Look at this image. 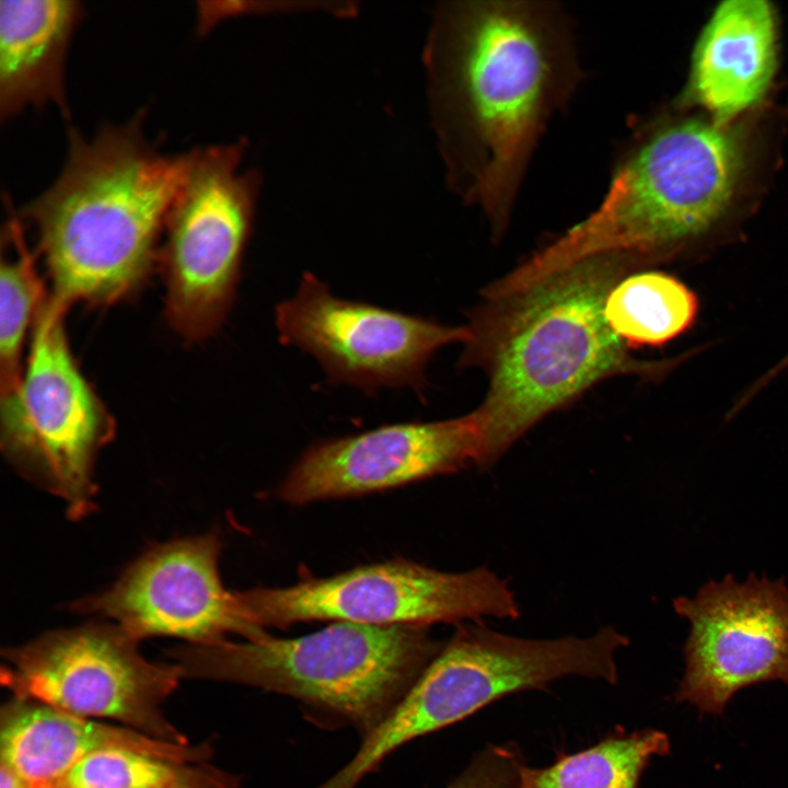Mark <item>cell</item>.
I'll list each match as a JSON object with an SVG mask.
<instances>
[{"label":"cell","instance_id":"cell-17","mask_svg":"<svg viewBox=\"0 0 788 788\" xmlns=\"http://www.w3.org/2000/svg\"><path fill=\"white\" fill-rule=\"evenodd\" d=\"M83 9L73 0L0 2V117L55 104L69 116L65 63Z\"/></svg>","mask_w":788,"mask_h":788},{"label":"cell","instance_id":"cell-12","mask_svg":"<svg viewBox=\"0 0 788 788\" xmlns=\"http://www.w3.org/2000/svg\"><path fill=\"white\" fill-rule=\"evenodd\" d=\"M673 607L690 623L684 673L673 698L700 712L722 715L730 699L751 685L788 684V587L750 573L708 581Z\"/></svg>","mask_w":788,"mask_h":788},{"label":"cell","instance_id":"cell-23","mask_svg":"<svg viewBox=\"0 0 788 788\" xmlns=\"http://www.w3.org/2000/svg\"><path fill=\"white\" fill-rule=\"evenodd\" d=\"M0 788H32L15 770L1 763Z\"/></svg>","mask_w":788,"mask_h":788},{"label":"cell","instance_id":"cell-13","mask_svg":"<svg viewBox=\"0 0 788 788\" xmlns=\"http://www.w3.org/2000/svg\"><path fill=\"white\" fill-rule=\"evenodd\" d=\"M222 543L217 533L157 545L132 561L106 590L71 605L81 614L116 622L140 640L172 636L209 645L239 634L256 640L240 592L228 591L219 573Z\"/></svg>","mask_w":788,"mask_h":788},{"label":"cell","instance_id":"cell-24","mask_svg":"<svg viewBox=\"0 0 788 788\" xmlns=\"http://www.w3.org/2000/svg\"><path fill=\"white\" fill-rule=\"evenodd\" d=\"M43 788H61V787H58V786H47V787H43Z\"/></svg>","mask_w":788,"mask_h":788},{"label":"cell","instance_id":"cell-14","mask_svg":"<svg viewBox=\"0 0 788 788\" xmlns=\"http://www.w3.org/2000/svg\"><path fill=\"white\" fill-rule=\"evenodd\" d=\"M478 420L464 416L382 426L309 448L279 488L282 500L311 501L362 495L477 465Z\"/></svg>","mask_w":788,"mask_h":788},{"label":"cell","instance_id":"cell-22","mask_svg":"<svg viewBox=\"0 0 788 788\" xmlns=\"http://www.w3.org/2000/svg\"><path fill=\"white\" fill-rule=\"evenodd\" d=\"M523 763L515 744L488 745L447 788H517Z\"/></svg>","mask_w":788,"mask_h":788},{"label":"cell","instance_id":"cell-10","mask_svg":"<svg viewBox=\"0 0 788 788\" xmlns=\"http://www.w3.org/2000/svg\"><path fill=\"white\" fill-rule=\"evenodd\" d=\"M569 659L557 639H528L480 622L460 624L389 717L354 757L315 788H356L393 751L457 722L501 697L542 690L566 676Z\"/></svg>","mask_w":788,"mask_h":788},{"label":"cell","instance_id":"cell-5","mask_svg":"<svg viewBox=\"0 0 788 788\" xmlns=\"http://www.w3.org/2000/svg\"><path fill=\"white\" fill-rule=\"evenodd\" d=\"M739 165L733 139L716 126L686 121L657 131L619 159L598 208L503 276L500 289L518 291L603 253L667 258L723 213Z\"/></svg>","mask_w":788,"mask_h":788},{"label":"cell","instance_id":"cell-15","mask_svg":"<svg viewBox=\"0 0 788 788\" xmlns=\"http://www.w3.org/2000/svg\"><path fill=\"white\" fill-rule=\"evenodd\" d=\"M112 749L181 762H207L212 754L209 743H174L31 700L14 698L2 708L1 763L32 788L53 786L81 761Z\"/></svg>","mask_w":788,"mask_h":788},{"label":"cell","instance_id":"cell-19","mask_svg":"<svg viewBox=\"0 0 788 788\" xmlns=\"http://www.w3.org/2000/svg\"><path fill=\"white\" fill-rule=\"evenodd\" d=\"M696 296L676 278L659 271L634 273L622 279L605 302V317L630 347L660 346L693 324Z\"/></svg>","mask_w":788,"mask_h":788},{"label":"cell","instance_id":"cell-8","mask_svg":"<svg viewBox=\"0 0 788 788\" xmlns=\"http://www.w3.org/2000/svg\"><path fill=\"white\" fill-rule=\"evenodd\" d=\"M138 642L108 623L48 631L2 651L1 680L14 698L188 743L162 711L182 672L175 663L149 661Z\"/></svg>","mask_w":788,"mask_h":788},{"label":"cell","instance_id":"cell-2","mask_svg":"<svg viewBox=\"0 0 788 788\" xmlns=\"http://www.w3.org/2000/svg\"><path fill=\"white\" fill-rule=\"evenodd\" d=\"M650 263L625 252L593 255L472 310L462 368H480L488 390L474 409L491 467L544 417L596 383L617 375L658 378L676 359L640 360L611 328V290Z\"/></svg>","mask_w":788,"mask_h":788},{"label":"cell","instance_id":"cell-20","mask_svg":"<svg viewBox=\"0 0 788 788\" xmlns=\"http://www.w3.org/2000/svg\"><path fill=\"white\" fill-rule=\"evenodd\" d=\"M240 778L208 762H181L112 749L77 764L53 786L61 788H237Z\"/></svg>","mask_w":788,"mask_h":788},{"label":"cell","instance_id":"cell-18","mask_svg":"<svg viewBox=\"0 0 788 788\" xmlns=\"http://www.w3.org/2000/svg\"><path fill=\"white\" fill-rule=\"evenodd\" d=\"M670 750L663 731H619L582 751L560 754L546 767L523 763L517 788H639L651 758L668 755Z\"/></svg>","mask_w":788,"mask_h":788},{"label":"cell","instance_id":"cell-6","mask_svg":"<svg viewBox=\"0 0 788 788\" xmlns=\"http://www.w3.org/2000/svg\"><path fill=\"white\" fill-rule=\"evenodd\" d=\"M68 308L48 296L19 386L1 397V449L26 479L61 498L70 519L96 507L94 466L115 421L70 348Z\"/></svg>","mask_w":788,"mask_h":788},{"label":"cell","instance_id":"cell-3","mask_svg":"<svg viewBox=\"0 0 788 788\" xmlns=\"http://www.w3.org/2000/svg\"><path fill=\"white\" fill-rule=\"evenodd\" d=\"M141 123L138 115L89 139L71 130L60 174L21 211L35 229L49 296L67 308L123 301L158 265L189 153L160 152Z\"/></svg>","mask_w":788,"mask_h":788},{"label":"cell","instance_id":"cell-11","mask_svg":"<svg viewBox=\"0 0 788 788\" xmlns=\"http://www.w3.org/2000/svg\"><path fill=\"white\" fill-rule=\"evenodd\" d=\"M279 341L313 356L329 381L373 394L382 387L426 384L425 370L437 350L465 344L464 326L345 300L310 271L296 293L275 309Z\"/></svg>","mask_w":788,"mask_h":788},{"label":"cell","instance_id":"cell-1","mask_svg":"<svg viewBox=\"0 0 788 788\" xmlns=\"http://www.w3.org/2000/svg\"><path fill=\"white\" fill-rule=\"evenodd\" d=\"M449 186L506 232L534 149L581 70L569 19L551 1H452L424 51Z\"/></svg>","mask_w":788,"mask_h":788},{"label":"cell","instance_id":"cell-16","mask_svg":"<svg viewBox=\"0 0 788 788\" xmlns=\"http://www.w3.org/2000/svg\"><path fill=\"white\" fill-rule=\"evenodd\" d=\"M776 62L775 20L764 0H728L704 28L693 57L694 97L722 123L767 90Z\"/></svg>","mask_w":788,"mask_h":788},{"label":"cell","instance_id":"cell-4","mask_svg":"<svg viewBox=\"0 0 788 788\" xmlns=\"http://www.w3.org/2000/svg\"><path fill=\"white\" fill-rule=\"evenodd\" d=\"M444 642L427 626L336 622L298 638L185 645L171 651L183 677L259 687L297 699L323 728L361 740L401 703Z\"/></svg>","mask_w":788,"mask_h":788},{"label":"cell","instance_id":"cell-9","mask_svg":"<svg viewBox=\"0 0 788 788\" xmlns=\"http://www.w3.org/2000/svg\"><path fill=\"white\" fill-rule=\"evenodd\" d=\"M247 621L257 629L333 619L373 626L514 619L519 604L507 581L479 567L443 572L394 560L287 588L241 592Z\"/></svg>","mask_w":788,"mask_h":788},{"label":"cell","instance_id":"cell-7","mask_svg":"<svg viewBox=\"0 0 788 788\" xmlns=\"http://www.w3.org/2000/svg\"><path fill=\"white\" fill-rule=\"evenodd\" d=\"M246 140L193 149L171 208L158 265L165 317L185 341L211 336L235 297L260 176L241 171Z\"/></svg>","mask_w":788,"mask_h":788},{"label":"cell","instance_id":"cell-21","mask_svg":"<svg viewBox=\"0 0 788 788\" xmlns=\"http://www.w3.org/2000/svg\"><path fill=\"white\" fill-rule=\"evenodd\" d=\"M3 237L13 255L2 252L0 267V391L12 393L22 379L23 352L49 294L36 270L34 254L23 239L20 222L9 220Z\"/></svg>","mask_w":788,"mask_h":788}]
</instances>
